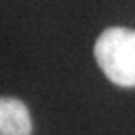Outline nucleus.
<instances>
[{
  "instance_id": "2",
  "label": "nucleus",
  "mask_w": 135,
  "mask_h": 135,
  "mask_svg": "<svg viewBox=\"0 0 135 135\" xmlns=\"http://www.w3.org/2000/svg\"><path fill=\"white\" fill-rule=\"evenodd\" d=\"M0 135H32L30 112L21 100L0 97Z\"/></svg>"
},
{
  "instance_id": "1",
  "label": "nucleus",
  "mask_w": 135,
  "mask_h": 135,
  "mask_svg": "<svg viewBox=\"0 0 135 135\" xmlns=\"http://www.w3.org/2000/svg\"><path fill=\"white\" fill-rule=\"evenodd\" d=\"M95 60L110 83L125 88L135 86V30L110 26L97 39Z\"/></svg>"
}]
</instances>
